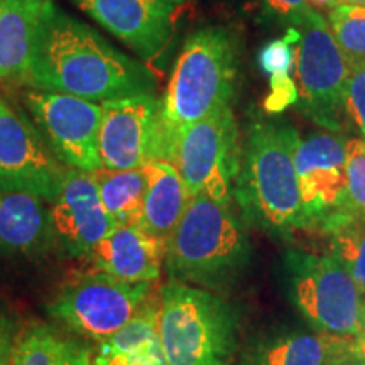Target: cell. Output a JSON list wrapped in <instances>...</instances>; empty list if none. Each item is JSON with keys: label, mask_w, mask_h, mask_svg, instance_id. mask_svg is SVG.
<instances>
[{"label": "cell", "mask_w": 365, "mask_h": 365, "mask_svg": "<svg viewBox=\"0 0 365 365\" xmlns=\"http://www.w3.org/2000/svg\"><path fill=\"white\" fill-rule=\"evenodd\" d=\"M250 257L244 227L230 203L195 196L166 242V266L176 282L218 287L244 271Z\"/></svg>", "instance_id": "4"}, {"label": "cell", "mask_w": 365, "mask_h": 365, "mask_svg": "<svg viewBox=\"0 0 365 365\" xmlns=\"http://www.w3.org/2000/svg\"><path fill=\"white\" fill-rule=\"evenodd\" d=\"M299 135L287 124L255 122L242 149L234 193L250 220L271 230L307 228L294 153Z\"/></svg>", "instance_id": "2"}, {"label": "cell", "mask_w": 365, "mask_h": 365, "mask_svg": "<svg viewBox=\"0 0 365 365\" xmlns=\"http://www.w3.org/2000/svg\"><path fill=\"white\" fill-rule=\"evenodd\" d=\"M352 345H354V341H350L345 349H341L340 352L330 360V364L328 365H360L354 355Z\"/></svg>", "instance_id": "32"}, {"label": "cell", "mask_w": 365, "mask_h": 365, "mask_svg": "<svg viewBox=\"0 0 365 365\" xmlns=\"http://www.w3.org/2000/svg\"><path fill=\"white\" fill-rule=\"evenodd\" d=\"M237 314L212 291L171 281L161 289L158 333L170 365H228Z\"/></svg>", "instance_id": "5"}, {"label": "cell", "mask_w": 365, "mask_h": 365, "mask_svg": "<svg viewBox=\"0 0 365 365\" xmlns=\"http://www.w3.org/2000/svg\"><path fill=\"white\" fill-rule=\"evenodd\" d=\"M97 181L105 212L115 225L139 223L148 186L144 166L135 170H105L91 173Z\"/></svg>", "instance_id": "22"}, {"label": "cell", "mask_w": 365, "mask_h": 365, "mask_svg": "<svg viewBox=\"0 0 365 365\" xmlns=\"http://www.w3.org/2000/svg\"><path fill=\"white\" fill-rule=\"evenodd\" d=\"M299 33L296 27H291L284 38L274 39L264 46L259 53V66L266 71L269 76H284L289 75L291 68L294 65V49L293 44L298 43Z\"/></svg>", "instance_id": "27"}, {"label": "cell", "mask_w": 365, "mask_h": 365, "mask_svg": "<svg viewBox=\"0 0 365 365\" xmlns=\"http://www.w3.org/2000/svg\"><path fill=\"white\" fill-rule=\"evenodd\" d=\"M344 113L365 140V61L350 63L344 93Z\"/></svg>", "instance_id": "28"}, {"label": "cell", "mask_w": 365, "mask_h": 365, "mask_svg": "<svg viewBox=\"0 0 365 365\" xmlns=\"http://www.w3.org/2000/svg\"><path fill=\"white\" fill-rule=\"evenodd\" d=\"M144 171L148 186L139 225L150 235L168 242L188 207L190 191L171 163L150 161Z\"/></svg>", "instance_id": "17"}, {"label": "cell", "mask_w": 365, "mask_h": 365, "mask_svg": "<svg viewBox=\"0 0 365 365\" xmlns=\"http://www.w3.org/2000/svg\"><path fill=\"white\" fill-rule=\"evenodd\" d=\"M44 0H0V78L24 80Z\"/></svg>", "instance_id": "19"}, {"label": "cell", "mask_w": 365, "mask_h": 365, "mask_svg": "<svg viewBox=\"0 0 365 365\" xmlns=\"http://www.w3.org/2000/svg\"><path fill=\"white\" fill-rule=\"evenodd\" d=\"M49 223L66 249L85 257L115 227L105 212L93 175L73 168H68L59 195L49 208Z\"/></svg>", "instance_id": "14"}, {"label": "cell", "mask_w": 365, "mask_h": 365, "mask_svg": "<svg viewBox=\"0 0 365 365\" xmlns=\"http://www.w3.org/2000/svg\"><path fill=\"white\" fill-rule=\"evenodd\" d=\"M287 274L296 307L317 330L357 339L362 330L365 293L333 255L291 252Z\"/></svg>", "instance_id": "6"}, {"label": "cell", "mask_w": 365, "mask_h": 365, "mask_svg": "<svg viewBox=\"0 0 365 365\" xmlns=\"http://www.w3.org/2000/svg\"><path fill=\"white\" fill-rule=\"evenodd\" d=\"M340 4V0H307V6L313 9L314 12H330L331 9H335Z\"/></svg>", "instance_id": "33"}, {"label": "cell", "mask_w": 365, "mask_h": 365, "mask_svg": "<svg viewBox=\"0 0 365 365\" xmlns=\"http://www.w3.org/2000/svg\"><path fill=\"white\" fill-rule=\"evenodd\" d=\"M340 4H346V6L365 7V0H340Z\"/></svg>", "instance_id": "36"}, {"label": "cell", "mask_w": 365, "mask_h": 365, "mask_svg": "<svg viewBox=\"0 0 365 365\" xmlns=\"http://www.w3.org/2000/svg\"><path fill=\"white\" fill-rule=\"evenodd\" d=\"M85 14L140 58L161 51L173 33V7L158 0H75Z\"/></svg>", "instance_id": "15"}, {"label": "cell", "mask_w": 365, "mask_h": 365, "mask_svg": "<svg viewBox=\"0 0 365 365\" xmlns=\"http://www.w3.org/2000/svg\"><path fill=\"white\" fill-rule=\"evenodd\" d=\"M328 26L350 63L365 61V7L339 4L328 12Z\"/></svg>", "instance_id": "24"}, {"label": "cell", "mask_w": 365, "mask_h": 365, "mask_svg": "<svg viewBox=\"0 0 365 365\" xmlns=\"http://www.w3.org/2000/svg\"><path fill=\"white\" fill-rule=\"evenodd\" d=\"M293 103H298V88H296V83L291 80V76H272L271 93L266 100L267 110L277 113Z\"/></svg>", "instance_id": "29"}, {"label": "cell", "mask_w": 365, "mask_h": 365, "mask_svg": "<svg viewBox=\"0 0 365 365\" xmlns=\"http://www.w3.org/2000/svg\"><path fill=\"white\" fill-rule=\"evenodd\" d=\"M100 103L98 154L102 168L135 170L150 161H166L161 100L144 93Z\"/></svg>", "instance_id": "10"}, {"label": "cell", "mask_w": 365, "mask_h": 365, "mask_svg": "<svg viewBox=\"0 0 365 365\" xmlns=\"http://www.w3.org/2000/svg\"><path fill=\"white\" fill-rule=\"evenodd\" d=\"M14 340L11 325L7 319L0 317V365H12Z\"/></svg>", "instance_id": "31"}, {"label": "cell", "mask_w": 365, "mask_h": 365, "mask_svg": "<svg viewBox=\"0 0 365 365\" xmlns=\"http://www.w3.org/2000/svg\"><path fill=\"white\" fill-rule=\"evenodd\" d=\"M339 213L365 218V140H346V190Z\"/></svg>", "instance_id": "25"}, {"label": "cell", "mask_w": 365, "mask_h": 365, "mask_svg": "<svg viewBox=\"0 0 365 365\" xmlns=\"http://www.w3.org/2000/svg\"><path fill=\"white\" fill-rule=\"evenodd\" d=\"M98 272L124 282H154L166 257V242L139 223L115 225L86 255Z\"/></svg>", "instance_id": "16"}, {"label": "cell", "mask_w": 365, "mask_h": 365, "mask_svg": "<svg viewBox=\"0 0 365 365\" xmlns=\"http://www.w3.org/2000/svg\"><path fill=\"white\" fill-rule=\"evenodd\" d=\"M330 255L339 261L365 293V218L335 213L325 220Z\"/></svg>", "instance_id": "23"}, {"label": "cell", "mask_w": 365, "mask_h": 365, "mask_svg": "<svg viewBox=\"0 0 365 365\" xmlns=\"http://www.w3.org/2000/svg\"><path fill=\"white\" fill-rule=\"evenodd\" d=\"M170 163L181 175L191 198L207 196L230 203L242 163L239 129L230 105L182 130Z\"/></svg>", "instance_id": "7"}, {"label": "cell", "mask_w": 365, "mask_h": 365, "mask_svg": "<svg viewBox=\"0 0 365 365\" xmlns=\"http://www.w3.org/2000/svg\"><path fill=\"white\" fill-rule=\"evenodd\" d=\"M354 355L360 365H365V339H355L352 345Z\"/></svg>", "instance_id": "34"}, {"label": "cell", "mask_w": 365, "mask_h": 365, "mask_svg": "<svg viewBox=\"0 0 365 365\" xmlns=\"http://www.w3.org/2000/svg\"><path fill=\"white\" fill-rule=\"evenodd\" d=\"M66 173L36 125L0 98V191H24L53 203Z\"/></svg>", "instance_id": "12"}, {"label": "cell", "mask_w": 365, "mask_h": 365, "mask_svg": "<svg viewBox=\"0 0 365 365\" xmlns=\"http://www.w3.org/2000/svg\"><path fill=\"white\" fill-rule=\"evenodd\" d=\"M12 365H91V352L53 328L34 325L22 330L14 341Z\"/></svg>", "instance_id": "21"}, {"label": "cell", "mask_w": 365, "mask_h": 365, "mask_svg": "<svg viewBox=\"0 0 365 365\" xmlns=\"http://www.w3.org/2000/svg\"><path fill=\"white\" fill-rule=\"evenodd\" d=\"M264 14L272 19L287 21L293 24L308 11L307 0H261Z\"/></svg>", "instance_id": "30"}, {"label": "cell", "mask_w": 365, "mask_h": 365, "mask_svg": "<svg viewBox=\"0 0 365 365\" xmlns=\"http://www.w3.org/2000/svg\"><path fill=\"white\" fill-rule=\"evenodd\" d=\"M44 200L24 191H0V249L27 252L51 232Z\"/></svg>", "instance_id": "20"}, {"label": "cell", "mask_w": 365, "mask_h": 365, "mask_svg": "<svg viewBox=\"0 0 365 365\" xmlns=\"http://www.w3.org/2000/svg\"><path fill=\"white\" fill-rule=\"evenodd\" d=\"M294 164L309 227L339 213L344 207L346 190V140L344 137L322 132L304 140L299 139Z\"/></svg>", "instance_id": "13"}, {"label": "cell", "mask_w": 365, "mask_h": 365, "mask_svg": "<svg viewBox=\"0 0 365 365\" xmlns=\"http://www.w3.org/2000/svg\"><path fill=\"white\" fill-rule=\"evenodd\" d=\"M235 75V43L227 29L203 27L185 41L161 100L168 163L182 130L227 107Z\"/></svg>", "instance_id": "3"}, {"label": "cell", "mask_w": 365, "mask_h": 365, "mask_svg": "<svg viewBox=\"0 0 365 365\" xmlns=\"http://www.w3.org/2000/svg\"><path fill=\"white\" fill-rule=\"evenodd\" d=\"M150 282H124L103 272L81 277L65 287L51 314L86 339L105 341L144 307Z\"/></svg>", "instance_id": "9"}, {"label": "cell", "mask_w": 365, "mask_h": 365, "mask_svg": "<svg viewBox=\"0 0 365 365\" xmlns=\"http://www.w3.org/2000/svg\"><path fill=\"white\" fill-rule=\"evenodd\" d=\"M349 344L322 331H284L255 341L240 365H328Z\"/></svg>", "instance_id": "18"}, {"label": "cell", "mask_w": 365, "mask_h": 365, "mask_svg": "<svg viewBox=\"0 0 365 365\" xmlns=\"http://www.w3.org/2000/svg\"><path fill=\"white\" fill-rule=\"evenodd\" d=\"M24 81L91 102L153 93L156 86L148 68L51 0H44Z\"/></svg>", "instance_id": "1"}, {"label": "cell", "mask_w": 365, "mask_h": 365, "mask_svg": "<svg viewBox=\"0 0 365 365\" xmlns=\"http://www.w3.org/2000/svg\"><path fill=\"white\" fill-rule=\"evenodd\" d=\"M24 103L46 144L65 166L85 173L102 168L98 154L102 103L41 90L26 91Z\"/></svg>", "instance_id": "11"}, {"label": "cell", "mask_w": 365, "mask_h": 365, "mask_svg": "<svg viewBox=\"0 0 365 365\" xmlns=\"http://www.w3.org/2000/svg\"><path fill=\"white\" fill-rule=\"evenodd\" d=\"M158 2L164 4V6H170V7H178V6H182L185 2H188V0H158Z\"/></svg>", "instance_id": "35"}, {"label": "cell", "mask_w": 365, "mask_h": 365, "mask_svg": "<svg viewBox=\"0 0 365 365\" xmlns=\"http://www.w3.org/2000/svg\"><path fill=\"white\" fill-rule=\"evenodd\" d=\"M357 339H365V309H364V318H362V330H360V335Z\"/></svg>", "instance_id": "37"}, {"label": "cell", "mask_w": 365, "mask_h": 365, "mask_svg": "<svg viewBox=\"0 0 365 365\" xmlns=\"http://www.w3.org/2000/svg\"><path fill=\"white\" fill-rule=\"evenodd\" d=\"M299 39L294 49L298 103L317 124L340 129L350 61L325 19L308 9L293 22Z\"/></svg>", "instance_id": "8"}, {"label": "cell", "mask_w": 365, "mask_h": 365, "mask_svg": "<svg viewBox=\"0 0 365 365\" xmlns=\"http://www.w3.org/2000/svg\"><path fill=\"white\" fill-rule=\"evenodd\" d=\"M95 365H170L159 336L129 349H107L100 345Z\"/></svg>", "instance_id": "26"}]
</instances>
